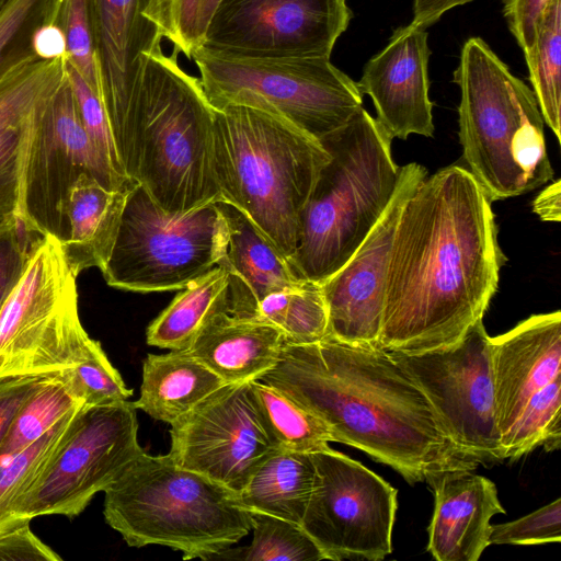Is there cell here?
<instances>
[{"instance_id": "48", "label": "cell", "mask_w": 561, "mask_h": 561, "mask_svg": "<svg viewBox=\"0 0 561 561\" xmlns=\"http://www.w3.org/2000/svg\"><path fill=\"white\" fill-rule=\"evenodd\" d=\"M533 210L541 220H561V181L557 180L542 190L533 203Z\"/></svg>"}, {"instance_id": "13", "label": "cell", "mask_w": 561, "mask_h": 561, "mask_svg": "<svg viewBox=\"0 0 561 561\" xmlns=\"http://www.w3.org/2000/svg\"><path fill=\"white\" fill-rule=\"evenodd\" d=\"M490 337L480 319L447 347L415 354L390 352L424 392L450 440L483 466L504 460Z\"/></svg>"}, {"instance_id": "19", "label": "cell", "mask_w": 561, "mask_h": 561, "mask_svg": "<svg viewBox=\"0 0 561 561\" xmlns=\"http://www.w3.org/2000/svg\"><path fill=\"white\" fill-rule=\"evenodd\" d=\"M152 0H92L96 62L102 101L114 141L125 122L141 56L161 45L162 34L148 18Z\"/></svg>"}, {"instance_id": "34", "label": "cell", "mask_w": 561, "mask_h": 561, "mask_svg": "<svg viewBox=\"0 0 561 561\" xmlns=\"http://www.w3.org/2000/svg\"><path fill=\"white\" fill-rule=\"evenodd\" d=\"M66 56L28 61L0 78V128L23 123L65 77Z\"/></svg>"}, {"instance_id": "26", "label": "cell", "mask_w": 561, "mask_h": 561, "mask_svg": "<svg viewBox=\"0 0 561 561\" xmlns=\"http://www.w3.org/2000/svg\"><path fill=\"white\" fill-rule=\"evenodd\" d=\"M314 474L310 454L279 449L236 493L237 501L250 513H264L301 525Z\"/></svg>"}, {"instance_id": "9", "label": "cell", "mask_w": 561, "mask_h": 561, "mask_svg": "<svg viewBox=\"0 0 561 561\" xmlns=\"http://www.w3.org/2000/svg\"><path fill=\"white\" fill-rule=\"evenodd\" d=\"M227 244V224L216 202L168 213L136 183L102 274L111 287L124 290L183 289L219 265Z\"/></svg>"}, {"instance_id": "18", "label": "cell", "mask_w": 561, "mask_h": 561, "mask_svg": "<svg viewBox=\"0 0 561 561\" xmlns=\"http://www.w3.org/2000/svg\"><path fill=\"white\" fill-rule=\"evenodd\" d=\"M428 34L409 24L398 27L387 45L365 65L357 83L376 108V121L390 137L434 134L430 100Z\"/></svg>"}, {"instance_id": "45", "label": "cell", "mask_w": 561, "mask_h": 561, "mask_svg": "<svg viewBox=\"0 0 561 561\" xmlns=\"http://www.w3.org/2000/svg\"><path fill=\"white\" fill-rule=\"evenodd\" d=\"M59 561L61 558L30 528V522L0 534V561Z\"/></svg>"}, {"instance_id": "16", "label": "cell", "mask_w": 561, "mask_h": 561, "mask_svg": "<svg viewBox=\"0 0 561 561\" xmlns=\"http://www.w3.org/2000/svg\"><path fill=\"white\" fill-rule=\"evenodd\" d=\"M169 457L238 493L277 449L263 428L249 381L221 386L171 424Z\"/></svg>"}, {"instance_id": "2", "label": "cell", "mask_w": 561, "mask_h": 561, "mask_svg": "<svg viewBox=\"0 0 561 561\" xmlns=\"http://www.w3.org/2000/svg\"><path fill=\"white\" fill-rule=\"evenodd\" d=\"M263 381L319 417L333 442L391 467L409 484L479 463L448 437L424 392L378 345L327 337L284 343Z\"/></svg>"}, {"instance_id": "22", "label": "cell", "mask_w": 561, "mask_h": 561, "mask_svg": "<svg viewBox=\"0 0 561 561\" xmlns=\"http://www.w3.org/2000/svg\"><path fill=\"white\" fill-rule=\"evenodd\" d=\"M216 205L228 230L226 256L219 265L229 273V313L256 319L259 305L267 295L305 279L244 211L226 199Z\"/></svg>"}, {"instance_id": "49", "label": "cell", "mask_w": 561, "mask_h": 561, "mask_svg": "<svg viewBox=\"0 0 561 561\" xmlns=\"http://www.w3.org/2000/svg\"><path fill=\"white\" fill-rule=\"evenodd\" d=\"M13 0H0V14L7 9V7L12 2Z\"/></svg>"}, {"instance_id": "36", "label": "cell", "mask_w": 561, "mask_h": 561, "mask_svg": "<svg viewBox=\"0 0 561 561\" xmlns=\"http://www.w3.org/2000/svg\"><path fill=\"white\" fill-rule=\"evenodd\" d=\"M59 0H13L0 14V78L41 58L37 36L56 22Z\"/></svg>"}, {"instance_id": "23", "label": "cell", "mask_w": 561, "mask_h": 561, "mask_svg": "<svg viewBox=\"0 0 561 561\" xmlns=\"http://www.w3.org/2000/svg\"><path fill=\"white\" fill-rule=\"evenodd\" d=\"M284 343L283 332L265 321L220 312L185 351L231 383L257 379L271 369Z\"/></svg>"}, {"instance_id": "29", "label": "cell", "mask_w": 561, "mask_h": 561, "mask_svg": "<svg viewBox=\"0 0 561 561\" xmlns=\"http://www.w3.org/2000/svg\"><path fill=\"white\" fill-rule=\"evenodd\" d=\"M256 319L278 328L288 344H311L329 336L321 285L306 279L267 295L259 305Z\"/></svg>"}, {"instance_id": "3", "label": "cell", "mask_w": 561, "mask_h": 561, "mask_svg": "<svg viewBox=\"0 0 561 561\" xmlns=\"http://www.w3.org/2000/svg\"><path fill=\"white\" fill-rule=\"evenodd\" d=\"M161 45L141 56L123 127L115 139L126 176L168 213L221 199L214 165L215 108L201 80Z\"/></svg>"}, {"instance_id": "41", "label": "cell", "mask_w": 561, "mask_h": 561, "mask_svg": "<svg viewBox=\"0 0 561 561\" xmlns=\"http://www.w3.org/2000/svg\"><path fill=\"white\" fill-rule=\"evenodd\" d=\"M561 541V499L512 522L492 525L490 545H545Z\"/></svg>"}, {"instance_id": "39", "label": "cell", "mask_w": 561, "mask_h": 561, "mask_svg": "<svg viewBox=\"0 0 561 561\" xmlns=\"http://www.w3.org/2000/svg\"><path fill=\"white\" fill-rule=\"evenodd\" d=\"M56 24L65 39L66 61L101 98L92 0H59Z\"/></svg>"}, {"instance_id": "5", "label": "cell", "mask_w": 561, "mask_h": 561, "mask_svg": "<svg viewBox=\"0 0 561 561\" xmlns=\"http://www.w3.org/2000/svg\"><path fill=\"white\" fill-rule=\"evenodd\" d=\"M459 141L468 171L491 202L531 192L553 178L534 91L480 37L462 45Z\"/></svg>"}, {"instance_id": "31", "label": "cell", "mask_w": 561, "mask_h": 561, "mask_svg": "<svg viewBox=\"0 0 561 561\" xmlns=\"http://www.w3.org/2000/svg\"><path fill=\"white\" fill-rule=\"evenodd\" d=\"M79 403L62 380L51 374L31 394L11 422L0 443V466L26 449Z\"/></svg>"}, {"instance_id": "43", "label": "cell", "mask_w": 561, "mask_h": 561, "mask_svg": "<svg viewBox=\"0 0 561 561\" xmlns=\"http://www.w3.org/2000/svg\"><path fill=\"white\" fill-rule=\"evenodd\" d=\"M37 236L20 218L0 226V309L19 280Z\"/></svg>"}, {"instance_id": "33", "label": "cell", "mask_w": 561, "mask_h": 561, "mask_svg": "<svg viewBox=\"0 0 561 561\" xmlns=\"http://www.w3.org/2000/svg\"><path fill=\"white\" fill-rule=\"evenodd\" d=\"M253 539L250 546L225 549L210 560L320 561L325 557L304 528L284 518L251 513Z\"/></svg>"}, {"instance_id": "17", "label": "cell", "mask_w": 561, "mask_h": 561, "mask_svg": "<svg viewBox=\"0 0 561 561\" xmlns=\"http://www.w3.org/2000/svg\"><path fill=\"white\" fill-rule=\"evenodd\" d=\"M426 176V169L416 162L400 167L396 192L377 224L350 260L320 284L328 307V337L378 345L396 228L407 199Z\"/></svg>"}, {"instance_id": "1", "label": "cell", "mask_w": 561, "mask_h": 561, "mask_svg": "<svg viewBox=\"0 0 561 561\" xmlns=\"http://www.w3.org/2000/svg\"><path fill=\"white\" fill-rule=\"evenodd\" d=\"M505 262L491 201L468 169L426 176L398 220L378 345L415 354L457 343L483 319Z\"/></svg>"}, {"instance_id": "28", "label": "cell", "mask_w": 561, "mask_h": 561, "mask_svg": "<svg viewBox=\"0 0 561 561\" xmlns=\"http://www.w3.org/2000/svg\"><path fill=\"white\" fill-rule=\"evenodd\" d=\"M260 422L277 449L316 453L333 442L324 423L278 389L249 380Z\"/></svg>"}, {"instance_id": "15", "label": "cell", "mask_w": 561, "mask_h": 561, "mask_svg": "<svg viewBox=\"0 0 561 561\" xmlns=\"http://www.w3.org/2000/svg\"><path fill=\"white\" fill-rule=\"evenodd\" d=\"M346 1L221 0L199 48L228 58H330L352 19Z\"/></svg>"}, {"instance_id": "42", "label": "cell", "mask_w": 561, "mask_h": 561, "mask_svg": "<svg viewBox=\"0 0 561 561\" xmlns=\"http://www.w3.org/2000/svg\"><path fill=\"white\" fill-rule=\"evenodd\" d=\"M31 115L20 125L0 128V226L19 218L22 152Z\"/></svg>"}, {"instance_id": "21", "label": "cell", "mask_w": 561, "mask_h": 561, "mask_svg": "<svg viewBox=\"0 0 561 561\" xmlns=\"http://www.w3.org/2000/svg\"><path fill=\"white\" fill-rule=\"evenodd\" d=\"M426 483L434 494L427 551L437 561H477L490 546L491 518L504 514L495 484L472 470H448Z\"/></svg>"}, {"instance_id": "47", "label": "cell", "mask_w": 561, "mask_h": 561, "mask_svg": "<svg viewBox=\"0 0 561 561\" xmlns=\"http://www.w3.org/2000/svg\"><path fill=\"white\" fill-rule=\"evenodd\" d=\"M474 0H413V19L410 24L426 28L436 23L442 15Z\"/></svg>"}, {"instance_id": "37", "label": "cell", "mask_w": 561, "mask_h": 561, "mask_svg": "<svg viewBox=\"0 0 561 561\" xmlns=\"http://www.w3.org/2000/svg\"><path fill=\"white\" fill-rule=\"evenodd\" d=\"M59 373L73 398L83 407L122 403L133 396V390L127 388L95 340L75 366Z\"/></svg>"}, {"instance_id": "10", "label": "cell", "mask_w": 561, "mask_h": 561, "mask_svg": "<svg viewBox=\"0 0 561 561\" xmlns=\"http://www.w3.org/2000/svg\"><path fill=\"white\" fill-rule=\"evenodd\" d=\"M192 59L213 107L267 108L319 141L363 107L357 83L330 58H228L198 48Z\"/></svg>"}, {"instance_id": "11", "label": "cell", "mask_w": 561, "mask_h": 561, "mask_svg": "<svg viewBox=\"0 0 561 561\" xmlns=\"http://www.w3.org/2000/svg\"><path fill=\"white\" fill-rule=\"evenodd\" d=\"M82 173L108 190L136 184L117 176L90 140L65 72L55 91L31 115L24 138L19 218L30 231L66 241L67 196Z\"/></svg>"}, {"instance_id": "44", "label": "cell", "mask_w": 561, "mask_h": 561, "mask_svg": "<svg viewBox=\"0 0 561 561\" xmlns=\"http://www.w3.org/2000/svg\"><path fill=\"white\" fill-rule=\"evenodd\" d=\"M551 0H502L503 15L512 35L528 55L535 46L539 24Z\"/></svg>"}, {"instance_id": "24", "label": "cell", "mask_w": 561, "mask_h": 561, "mask_svg": "<svg viewBox=\"0 0 561 561\" xmlns=\"http://www.w3.org/2000/svg\"><path fill=\"white\" fill-rule=\"evenodd\" d=\"M134 185L108 190L85 173L71 185L66 205L68 237L62 247L77 276L90 267L101 272L105 267Z\"/></svg>"}, {"instance_id": "4", "label": "cell", "mask_w": 561, "mask_h": 561, "mask_svg": "<svg viewBox=\"0 0 561 561\" xmlns=\"http://www.w3.org/2000/svg\"><path fill=\"white\" fill-rule=\"evenodd\" d=\"M330 158L319 140L271 110L215 108L213 165L221 199L244 211L289 260L302 210Z\"/></svg>"}, {"instance_id": "35", "label": "cell", "mask_w": 561, "mask_h": 561, "mask_svg": "<svg viewBox=\"0 0 561 561\" xmlns=\"http://www.w3.org/2000/svg\"><path fill=\"white\" fill-rule=\"evenodd\" d=\"M82 407L70 410L39 439L0 466V534L8 529L12 510L49 462Z\"/></svg>"}, {"instance_id": "38", "label": "cell", "mask_w": 561, "mask_h": 561, "mask_svg": "<svg viewBox=\"0 0 561 561\" xmlns=\"http://www.w3.org/2000/svg\"><path fill=\"white\" fill-rule=\"evenodd\" d=\"M221 0H152L147 15L173 48L192 59Z\"/></svg>"}, {"instance_id": "25", "label": "cell", "mask_w": 561, "mask_h": 561, "mask_svg": "<svg viewBox=\"0 0 561 561\" xmlns=\"http://www.w3.org/2000/svg\"><path fill=\"white\" fill-rule=\"evenodd\" d=\"M226 382L186 351L148 354L140 396L134 401L154 420L172 424Z\"/></svg>"}, {"instance_id": "8", "label": "cell", "mask_w": 561, "mask_h": 561, "mask_svg": "<svg viewBox=\"0 0 561 561\" xmlns=\"http://www.w3.org/2000/svg\"><path fill=\"white\" fill-rule=\"evenodd\" d=\"M77 277L61 241L38 234L0 309V378L59 373L84 356L92 339L80 321Z\"/></svg>"}, {"instance_id": "6", "label": "cell", "mask_w": 561, "mask_h": 561, "mask_svg": "<svg viewBox=\"0 0 561 561\" xmlns=\"http://www.w3.org/2000/svg\"><path fill=\"white\" fill-rule=\"evenodd\" d=\"M391 141L363 107L320 141L331 158L301 214L290 259L300 278L322 284L339 271L388 207L400 173Z\"/></svg>"}, {"instance_id": "7", "label": "cell", "mask_w": 561, "mask_h": 561, "mask_svg": "<svg viewBox=\"0 0 561 561\" xmlns=\"http://www.w3.org/2000/svg\"><path fill=\"white\" fill-rule=\"evenodd\" d=\"M103 515L130 547L165 546L210 560L251 530V513L222 484L146 451L104 490Z\"/></svg>"}, {"instance_id": "32", "label": "cell", "mask_w": 561, "mask_h": 561, "mask_svg": "<svg viewBox=\"0 0 561 561\" xmlns=\"http://www.w3.org/2000/svg\"><path fill=\"white\" fill-rule=\"evenodd\" d=\"M504 459L518 460L538 446H561V375L526 402L514 424L500 437Z\"/></svg>"}, {"instance_id": "27", "label": "cell", "mask_w": 561, "mask_h": 561, "mask_svg": "<svg viewBox=\"0 0 561 561\" xmlns=\"http://www.w3.org/2000/svg\"><path fill=\"white\" fill-rule=\"evenodd\" d=\"M229 312V273L218 265L191 282L149 324L147 344L170 351H185L206 323Z\"/></svg>"}, {"instance_id": "20", "label": "cell", "mask_w": 561, "mask_h": 561, "mask_svg": "<svg viewBox=\"0 0 561 561\" xmlns=\"http://www.w3.org/2000/svg\"><path fill=\"white\" fill-rule=\"evenodd\" d=\"M495 416L504 434L526 402L561 375V312L533 314L490 337Z\"/></svg>"}, {"instance_id": "14", "label": "cell", "mask_w": 561, "mask_h": 561, "mask_svg": "<svg viewBox=\"0 0 561 561\" xmlns=\"http://www.w3.org/2000/svg\"><path fill=\"white\" fill-rule=\"evenodd\" d=\"M310 455L314 483L300 526L325 560H383L392 552L397 490L331 447Z\"/></svg>"}, {"instance_id": "46", "label": "cell", "mask_w": 561, "mask_h": 561, "mask_svg": "<svg viewBox=\"0 0 561 561\" xmlns=\"http://www.w3.org/2000/svg\"><path fill=\"white\" fill-rule=\"evenodd\" d=\"M50 375L51 374L0 378V443L5 436L18 411Z\"/></svg>"}, {"instance_id": "40", "label": "cell", "mask_w": 561, "mask_h": 561, "mask_svg": "<svg viewBox=\"0 0 561 561\" xmlns=\"http://www.w3.org/2000/svg\"><path fill=\"white\" fill-rule=\"evenodd\" d=\"M66 75L72 89L80 121L90 140L117 176L134 183L124 172L101 95L67 61Z\"/></svg>"}, {"instance_id": "30", "label": "cell", "mask_w": 561, "mask_h": 561, "mask_svg": "<svg viewBox=\"0 0 561 561\" xmlns=\"http://www.w3.org/2000/svg\"><path fill=\"white\" fill-rule=\"evenodd\" d=\"M543 122L560 142L561 0H551L539 24L531 51L524 56Z\"/></svg>"}, {"instance_id": "12", "label": "cell", "mask_w": 561, "mask_h": 561, "mask_svg": "<svg viewBox=\"0 0 561 561\" xmlns=\"http://www.w3.org/2000/svg\"><path fill=\"white\" fill-rule=\"evenodd\" d=\"M134 402L82 407L49 462L11 512L8 529L44 515H79L145 450ZM7 529V530H8Z\"/></svg>"}]
</instances>
